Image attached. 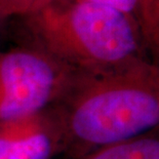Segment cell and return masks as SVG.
Listing matches in <instances>:
<instances>
[{"label": "cell", "mask_w": 159, "mask_h": 159, "mask_svg": "<svg viewBox=\"0 0 159 159\" xmlns=\"http://www.w3.org/2000/svg\"><path fill=\"white\" fill-rule=\"evenodd\" d=\"M62 151L74 159L97 149L159 133V55L102 70H73L52 106Z\"/></svg>", "instance_id": "cell-1"}, {"label": "cell", "mask_w": 159, "mask_h": 159, "mask_svg": "<svg viewBox=\"0 0 159 159\" xmlns=\"http://www.w3.org/2000/svg\"><path fill=\"white\" fill-rule=\"evenodd\" d=\"M36 48L72 70H102L146 56L137 21L85 0H44L24 16Z\"/></svg>", "instance_id": "cell-2"}, {"label": "cell", "mask_w": 159, "mask_h": 159, "mask_svg": "<svg viewBox=\"0 0 159 159\" xmlns=\"http://www.w3.org/2000/svg\"><path fill=\"white\" fill-rule=\"evenodd\" d=\"M72 72L36 47L0 52V124L53 106Z\"/></svg>", "instance_id": "cell-3"}, {"label": "cell", "mask_w": 159, "mask_h": 159, "mask_svg": "<svg viewBox=\"0 0 159 159\" xmlns=\"http://www.w3.org/2000/svg\"><path fill=\"white\" fill-rule=\"evenodd\" d=\"M63 148V131L52 106L0 124V159H52Z\"/></svg>", "instance_id": "cell-4"}, {"label": "cell", "mask_w": 159, "mask_h": 159, "mask_svg": "<svg viewBox=\"0 0 159 159\" xmlns=\"http://www.w3.org/2000/svg\"><path fill=\"white\" fill-rule=\"evenodd\" d=\"M76 159H159V133L97 149Z\"/></svg>", "instance_id": "cell-5"}, {"label": "cell", "mask_w": 159, "mask_h": 159, "mask_svg": "<svg viewBox=\"0 0 159 159\" xmlns=\"http://www.w3.org/2000/svg\"><path fill=\"white\" fill-rule=\"evenodd\" d=\"M139 28L150 53H159V0H141Z\"/></svg>", "instance_id": "cell-6"}, {"label": "cell", "mask_w": 159, "mask_h": 159, "mask_svg": "<svg viewBox=\"0 0 159 159\" xmlns=\"http://www.w3.org/2000/svg\"><path fill=\"white\" fill-rule=\"evenodd\" d=\"M44 0H0V21L11 16H25Z\"/></svg>", "instance_id": "cell-7"}, {"label": "cell", "mask_w": 159, "mask_h": 159, "mask_svg": "<svg viewBox=\"0 0 159 159\" xmlns=\"http://www.w3.org/2000/svg\"><path fill=\"white\" fill-rule=\"evenodd\" d=\"M85 1L116 9L118 11L131 16L136 20L137 23L139 21V16H140L141 11V0H85Z\"/></svg>", "instance_id": "cell-8"}, {"label": "cell", "mask_w": 159, "mask_h": 159, "mask_svg": "<svg viewBox=\"0 0 159 159\" xmlns=\"http://www.w3.org/2000/svg\"><path fill=\"white\" fill-rule=\"evenodd\" d=\"M0 22H1V21H0Z\"/></svg>", "instance_id": "cell-9"}]
</instances>
